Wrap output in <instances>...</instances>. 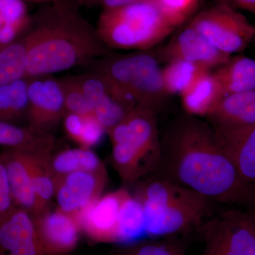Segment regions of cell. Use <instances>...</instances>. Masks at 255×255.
<instances>
[{"mask_svg":"<svg viewBox=\"0 0 255 255\" xmlns=\"http://www.w3.org/2000/svg\"><path fill=\"white\" fill-rule=\"evenodd\" d=\"M160 140L159 177L212 202L255 205L209 122L184 114L169 124Z\"/></svg>","mask_w":255,"mask_h":255,"instance_id":"6da1fadb","label":"cell"},{"mask_svg":"<svg viewBox=\"0 0 255 255\" xmlns=\"http://www.w3.org/2000/svg\"><path fill=\"white\" fill-rule=\"evenodd\" d=\"M75 0H55L31 16L22 35L25 78L52 75L90 65L112 53Z\"/></svg>","mask_w":255,"mask_h":255,"instance_id":"7a4b0ae2","label":"cell"},{"mask_svg":"<svg viewBox=\"0 0 255 255\" xmlns=\"http://www.w3.org/2000/svg\"><path fill=\"white\" fill-rule=\"evenodd\" d=\"M134 196L143 207L147 239L177 237L197 230L210 216L212 203L159 176L140 184Z\"/></svg>","mask_w":255,"mask_h":255,"instance_id":"3957f363","label":"cell"},{"mask_svg":"<svg viewBox=\"0 0 255 255\" xmlns=\"http://www.w3.org/2000/svg\"><path fill=\"white\" fill-rule=\"evenodd\" d=\"M92 63V72L102 77L130 110L147 109L157 114L164 107L169 94L157 55L148 50L111 53Z\"/></svg>","mask_w":255,"mask_h":255,"instance_id":"277c9868","label":"cell"},{"mask_svg":"<svg viewBox=\"0 0 255 255\" xmlns=\"http://www.w3.org/2000/svg\"><path fill=\"white\" fill-rule=\"evenodd\" d=\"M107 133L114 168L124 184L131 185L157 172L162 151L155 112L144 108L130 111Z\"/></svg>","mask_w":255,"mask_h":255,"instance_id":"5b68a950","label":"cell"},{"mask_svg":"<svg viewBox=\"0 0 255 255\" xmlns=\"http://www.w3.org/2000/svg\"><path fill=\"white\" fill-rule=\"evenodd\" d=\"M96 28L110 50L143 51L159 44L175 28L156 0H140L116 9H102Z\"/></svg>","mask_w":255,"mask_h":255,"instance_id":"8992f818","label":"cell"},{"mask_svg":"<svg viewBox=\"0 0 255 255\" xmlns=\"http://www.w3.org/2000/svg\"><path fill=\"white\" fill-rule=\"evenodd\" d=\"M196 231L201 255H255V213L228 211L204 221Z\"/></svg>","mask_w":255,"mask_h":255,"instance_id":"52a82bcc","label":"cell"},{"mask_svg":"<svg viewBox=\"0 0 255 255\" xmlns=\"http://www.w3.org/2000/svg\"><path fill=\"white\" fill-rule=\"evenodd\" d=\"M190 26L217 49L230 55L246 50L255 36V26L227 1L201 11Z\"/></svg>","mask_w":255,"mask_h":255,"instance_id":"ba28073f","label":"cell"},{"mask_svg":"<svg viewBox=\"0 0 255 255\" xmlns=\"http://www.w3.org/2000/svg\"><path fill=\"white\" fill-rule=\"evenodd\" d=\"M28 126L52 134L66 114L59 79L52 75L28 78Z\"/></svg>","mask_w":255,"mask_h":255,"instance_id":"9c48e42d","label":"cell"},{"mask_svg":"<svg viewBox=\"0 0 255 255\" xmlns=\"http://www.w3.org/2000/svg\"><path fill=\"white\" fill-rule=\"evenodd\" d=\"M128 192L123 188L109 193L84 208L75 216L82 233L97 243L117 244L119 211Z\"/></svg>","mask_w":255,"mask_h":255,"instance_id":"30bf717a","label":"cell"},{"mask_svg":"<svg viewBox=\"0 0 255 255\" xmlns=\"http://www.w3.org/2000/svg\"><path fill=\"white\" fill-rule=\"evenodd\" d=\"M58 209L76 216L101 196L107 182V172H78L53 177Z\"/></svg>","mask_w":255,"mask_h":255,"instance_id":"8fae6325","label":"cell"},{"mask_svg":"<svg viewBox=\"0 0 255 255\" xmlns=\"http://www.w3.org/2000/svg\"><path fill=\"white\" fill-rule=\"evenodd\" d=\"M157 56L167 63L174 60H184L211 70L226 63L231 55L217 49L189 24L175 35Z\"/></svg>","mask_w":255,"mask_h":255,"instance_id":"7c38bea8","label":"cell"},{"mask_svg":"<svg viewBox=\"0 0 255 255\" xmlns=\"http://www.w3.org/2000/svg\"><path fill=\"white\" fill-rule=\"evenodd\" d=\"M37 236L48 255H68L75 251L81 228L73 215L57 209L33 218Z\"/></svg>","mask_w":255,"mask_h":255,"instance_id":"4fadbf2b","label":"cell"},{"mask_svg":"<svg viewBox=\"0 0 255 255\" xmlns=\"http://www.w3.org/2000/svg\"><path fill=\"white\" fill-rule=\"evenodd\" d=\"M0 255H48L37 236L34 219L15 206L0 221Z\"/></svg>","mask_w":255,"mask_h":255,"instance_id":"5bb4252c","label":"cell"},{"mask_svg":"<svg viewBox=\"0 0 255 255\" xmlns=\"http://www.w3.org/2000/svg\"><path fill=\"white\" fill-rule=\"evenodd\" d=\"M214 129L242 182L255 200V126Z\"/></svg>","mask_w":255,"mask_h":255,"instance_id":"9a60e30c","label":"cell"},{"mask_svg":"<svg viewBox=\"0 0 255 255\" xmlns=\"http://www.w3.org/2000/svg\"><path fill=\"white\" fill-rule=\"evenodd\" d=\"M78 76L91 105L94 117L107 132L132 111L100 75L91 72Z\"/></svg>","mask_w":255,"mask_h":255,"instance_id":"2e32d148","label":"cell"},{"mask_svg":"<svg viewBox=\"0 0 255 255\" xmlns=\"http://www.w3.org/2000/svg\"><path fill=\"white\" fill-rule=\"evenodd\" d=\"M31 152L5 148L0 152L7 173L15 206L27 211L33 218L39 214L32 183Z\"/></svg>","mask_w":255,"mask_h":255,"instance_id":"e0dca14e","label":"cell"},{"mask_svg":"<svg viewBox=\"0 0 255 255\" xmlns=\"http://www.w3.org/2000/svg\"><path fill=\"white\" fill-rule=\"evenodd\" d=\"M186 114L196 117H207L224 97L217 78L211 70L201 75L181 95Z\"/></svg>","mask_w":255,"mask_h":255,"instance_id":"ac0fdd59","label":"cell"},{"mask_svg":"<svg viewBox=\"0 0 255 255\" xmlns=\"http://www.w3.org/2000/svg\"><path fill=\"white\" fill-rule=\"evenodd\" d=\"M53 134L38 131L28 127L0 121V146L26 151L38 155H50L54 148Z\"/></svg>","mask_w":255,"mask_h":255,"instance_id":"d6986e66","label":"cell"},{"mask_svg":"<svg viewBox=\"0 0 255 255\" xmlns=\"http://www.w3.org/2000/svg\"><path fill=\"white\" fill-rule=\"evenodd\" d=\"M225 96L255 90V59L245 55H231L214 73Z\"/></svg>","mask_w":255,"mask_h":255,"instance_id":"ffe728a7","label":"cell"},{"mask_svg":"<svg viewBox=\"0 0 255 255\" xmlns=\"http://www.w3.org/2000/svg\"><path fill=\"white\" fill-rule=\"evenodd\" d=\"M147 238L143 207L140 201L128 191L119 211L117 244L127 246Z\"/></svg>","mask_w":255,"mask_h":255,"instance_id":"44dd1931","label":"cell"},{"mask_svg":"<svg viewBox=\"0 0 255 255\" xmlns=\"http://www.w3.org/2000/svg\"><path fill=\"white\" fill-rule=\"evenodd\" d=\"M53 177H63L78 172H105L106 169L98 155L91 149L79 147L61 151L49 160Z\"/></svg>","mask_w":255,"mask_h":255,"instance_id":"7402d4cb","label":"cell"},{"mask_svg":"<svg viewBox=\"0 0 255 255\" xmlns=\"http://www.w3.org/2000/svg\"><path fill=\"white\" fill-rule=\"evenodd\" d=\"M28 78L0 86V121L16 124L27 121Z\"/></svg>","mask_w":255,"mask_h":255,"instance_id":"603a6c76","label":"cell"},{"mask_svg":"<svg viewBox=\"0 0 255 255\" xmlns=\"http://www.w3.org/2000/svg\"><path fill=\"white\" fill-rule=\"evenodd\" d=\"M209 69L184 60L169 62L162 68V81L166 91L170 95H182L199 77Z\"/></svg>","mask_w":255,"mask_h":255,"instance_id":"cb8c5ba5","label":"cell"},{"mask_svg":"<svg viewBox=\"0 0 255 255\" xmlns=\"http://www.w3.org/2000/svg\"><path fill=\"white\" fill-rule=\"evenodd\" d=\"M50 156L31 155L32 183L39 211L38 216L49 211L50 200L55 194L54 178L49 165Z\"/></svg>","mask_w":255,"mask_h":255,"instance_id":"d4e9b609","label":"cell"},{"mask_svg":"<svg viewBox=\"0 0 255 255\" xmlns=\"http://www.w3.org/2000/svg\"><path fill=\"white\" fill-rule=\"evenodd\" d=\"M255 101V90L225 96L206 117L208 122L213 128L228 125Z\"/></svg>","mask_w":255,"mask_h":255,"instance_id":"484cf974","label":"cell"},{"mask_svg":"<svg viewBox=\"0 0 255 255\" xmlns=\"http://www.w3.org/2000/svg\"><path fill=\"white\" fill-rule=\"evenodd\" d=\"M26 50L22 36L0 49V86L26 75Z\"/></svg>","mask_w":255,"mask_h":255,"instance_id":"4316f807","label":"cell"},{"mask_svg":"<svg viewBox=\"0 0 255 255\" xmlns=\"http://www.w3.org/2000/svg\"><path fill=\"white\" fill-rule=\"evenodd\" d=\"M110 255H185V248L175 236L119 246Z\"/></svg>","mask_w":255,"mask_h":255,"instance_id":"83f0119b","label":"cell"},{"mask_svg":"<svg viewBox=\"0 0 255 255\" xmlns=\"http://www.w3.org/2000/svg\"><path fill=\"white\" fill-rule=\"evenodd\" d=\"M59 80L63 88L66 113L93 115L91 105L78 75H66Z\"/></svg>","mask_w":255,"mask_h":255,"instance_id":"f1b7e54d","label":"cell"},{"mask_svg":"<svg viewBox=\"0 0 255 255\" xmlns=\"http://www.w3.org/2000/svg\"><path fill=\"white\" fill-rule=\"evenodd\" d=\"M200 0H156L159 9L174 28L185 22Z\"/></svg>","mask_w":255,"mask_h":255,"instance_id":"f546056e","label":"cell"},{"mask_svg":"<svg viewBox=\"0 0 255 255\" xmlns=\"http://www.w3.org/2000/svg\"><path fill=\"white\" fill-rule=\"evenodd\" d=\"M31 18L22 0H0L1 24L29 25Z\"/></svg>","mask_w":255,"mask_h":255,"instance_id":"4dcf8cb0","label":"cell"},{"mask_svg":"<svg viewBox=\"0 0 255 255\" xmlns=\"http://www.w3.org/2000/svg\"><path fill=\"white\" fill-rule=\"evenodd\" d=\"M106 130L93 115H83L81 129L77 143L84 148L90 149L102 141Z\"/></svg>","mask_w":255,"mask_h":255,"instance_id":"1f68e13d","label":"cell"},{"mask_svg":"<svg viewBox=\"0 0 255 255\" xmlns=\"http://www.w3.org/2000/svg\"><path fill=\"white\" fill-rule=\"evenodd\" d=\"M15 206L6 167L0 157V221L4 219Z\"/></svg>","mask_w":255,"mask_h":255,"instance_id":"d6a6232c","label":"cell"},{"mask_svg":"<svg viewBox=\"0 0 255 255\" xmlns=\"http://www.w3.org/2000/svg\"><path fill=\"white\" fill-rule=\"evenodd\" d=\"M138 1L140 0H100V5L103 9H116Z\"/></svg>","mask_w":255,"mask_h":255,"instance_id":"836d02e7","label":"cell"},{"mask_svg":"<svg viewBox=\"0 0 255 255\" xmlns=\"http://www.w3.org/2000/svg\"><path fill=\"white\" fill-rule=\"evenodd\" d=\"M233 7L239 8L255 16V0H230Z\"/></svg>","mask_w":255,"mask_h":255,"instance_id":"e575fe53","label":"cell"},{"mask_svg":"<svg viewBox=\"0 0 255 255\" xmlns=\"http://www.w3.org/2000/svg\"><path fill=\"white\" fill-rule=\"evenodd\" d=\"M80 6L92 7V6L100 5V0H75Z\"/></svg>","mask_w":255,"mask_h":255,"instance_id":"d590c367","label":"cell"},{"mask_svg":"<svg viewBox=\"0 0 255 255\" xmlns=\"http://www.w3.org/2000/svg\"><path fill=\"white\" fill-rule=\"evenodd\" d=\"M24 2L35 3V4H49L55 0H22Z\"/></svg>","mask_w":255,"mask_h":255,"instance_id":"8d00e7d4","label":"cell"},{"mask_svg":"<svg viewBox=\"0 0 255 255\" xmlns=\"http://www.w3.org/2000/svg\"><path fill=\"white\" fill-rule=\"evenodd\" d=\"M251 44H253V46H254V47L255 48V36L254 37V38H253V42H252Z\"/></svg>","mask_w":255,"mask_h":255,"instance_id":"74e56055","label":"cell"},{"mask_svg":"<svg viewBox=\"0 0 255 255\" xmlns=\"http://www.w3.org/2000/svg\"><path fill=\"white\" fill-rule=\"evenodd\" d=\"M0 26H1V21H0Z\"/></svg>","mask_w":255,"mask_h":255,"instance_id":"f35d334b","label":"cell"}]
</instances>
